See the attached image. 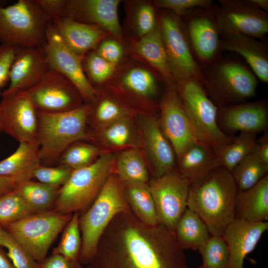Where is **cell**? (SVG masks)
Masks as SVG:
<instances>
[{"label":"cell","instance_id":"obj_15","mask_svg":"<svg viewBox=\"0 0 268 268\" xmlns=\"http://www.w3.org/2000/svg\"><path fill=\"white\" fill-rule=\"evenodd\" d=\"M26 91L37 111L64 112L83 104L84 100L73 83L51 68Z\"/></svg>","mask_w":268,"mask_h":268},{"label":"cell","instance_id":"obj_17","mask_svg":"<svg viewBox=\"0 0 268 268\" xmlns=\"http://www.w3.org/2000/svg\"><path fill=\"white\" fill-rule=\"evenodd\" d=\"M214 11L220 33L235 32L254 38L268 32V14L251 0H219Z\"/></svg>","mask_w":268,"mask_h":268},{"label":"cell","instance_id":"obj_40","mask_svg":"<svg viewBox=\"0 0 268 268\" xmlns=\"http://www.w3.org/2000/svg\"><path fill=\"white\" fill-rule=\"evenodd\" d=\"M204 268H225L228 259L227 245L223 236L210 235L198 250Z\"/></svg>","mask_w":268,"mask_h":268},{"label":"cell","instance_id":"obj_47","mask_svg":"<svg viewBox=\"0 0 268 268\" xmlns=\"http://www.w3.org/2000/svg\"><path fill=\"white\" fill-rule=\"evenodd\" d=\"M19 49L6 44L0 45V93L9 81L11 67Z\"/></svg>","mask_w":268,"mask_h":268},{"label":"cell","instance_id":"obj_11","mask_svg":"<svg viewBox=\"0 0 268 268\" xmlns=\"http://www.w3.org/2000/svg\"><path fill=\"white\" fill-rule=\"evenodd\" d=\"M157 25L177 81L192 78L202 83V68L193 55L179 17L170 10L164 11Z\"/></svg>","mask_w":268,"mask_h":268},{"label":"cell","instance_id":"obj_27","mask_svg":"<svg viewBox=\"0 0 268 268\" xmlns=\"http://www.w3.org/2000/svg\"><path fill=\"white\" fill-rule=\"evenodd\" d=\"M41 165L37 142H20L15 151L0 161V176L14 179L17 184L33 178Z\"/></svg>","mask_w":268,"mask_h":268},{"label":"cell","instance_id":"obj_2","mask_svg":"<svg viewBox=\"0 0 268 268\" xmlns=\"http://www.w3.org/2000/svg\"><path fill=\"white\" fill-rule=\"evenodd\" d=\"M238 191L231 173L218 167L202 181L190 186L187 208L201 218L211 235L223 236L236 219Z\"/></svg>","mask_w":268,"mask_h":268},{"label":"cell","instance_id":"obj_5","mask_svg":"<svg viewBox=\"0 0 268 268\" xmlns=\"http://www.w3.org/2000/svg\"><path fill=\"white\" fill-rule=\"evenodd\" d=\"M116 156L103 153L91 164L73 170L60 188L55 210L63 214L86 211L96 199L109 176L114 172Z\"/></svg>","mask_w":268,"mask_h":268},{"label":"cell","instance_id":"obj_35","mask_svg":"<svg viewBox=\"0 0 268 268\" xmlns=\"http://www.w3.org/2000/svg\"><path fill=\"white\" fill-rule=\"evenodd\" d=\"M121 86L134 94L149 98L156 93L157 84L154 74L141 67H134L128 69L120 79Z\"/></svg>","mask_w":268,"mask_h":268},{"label":"cell","instance_id":"obj_33","mask_svg":"<svg viewBox=\"0 0 268 268\" xmlns=\"http://www.w3.org/2000/svg\"><path fill=\"white\" fill-rule=\"evenodd\" d=\"M268 171V165L261 159L256 148L231 172L238 191L247 190L261 180Z\"/></svg>","mask_w":268,"mask_h":268},{"label":"cell","instance_id":"obj_42","mask_svg":"<svg viewBox=\"0 0 268 268\" xmlns=\"http://www.w3.org/2000/svg\"><path fill=\"white\" fill-rule=\"evenodd\" d=\"M91 115L92 124L96 130L115 122L129 118L128 112L124 107L109 98L100 101L94 111H91Z\"/></svg>","mask_w":268,"mask_h":268},{"label":"cell","instance_id":"obj_20","mask_svg":"<svg viewBox=\"0 0 268 268\" xmlns=\"http://www.w3.org/2000/svg\"><path fill=\"white\" fill-rule=\"evenodd\" d=\"M268 229V221L251 222L236 218L231 222L223 235L229 253L225 268H244L245 258L255 249Z\"/></svg>","mask_w":268,"mask_h":268},{"label":"cell","instance_id":"obj_30","mask_svg":"<svg viewBox=\"0 0 268 268\" xmlns=\"http://www.w3.org/2000/svg\"><path fill=\"white\" fill-rule=\"evenodd\" d=\"M208 229L196 213L187 208L177 222L174 236L184 250H198L210 236Z\"/></svg>","mask_w":268,"mask_h":268},{"label":"cell","instance_id":"obj_28","mask_svg":"<svg viewBox=\"0 0 268 268\" xmlns=\"http://www.w3.org/2000/svg\"><path fill=\"white\" fill-rule=\"evenodd\" d=\"M137 54L169 83L177 78L166 53L158 25L148 34L140 37L134 46Z\"/></svg>","mask_w":268,"mask_h":268},{"label":"cell","instance_id":"obj_50","mask_svg":"<svg viewBox=\"0 0 268 268\" xmlns=\"http://www.w3.org/2000/svg\"><path fill=\"white\" fill-rule=\"evenodd\" d=\"M39 268H82L80 261H69L63 257L52 254L39 265Z\"/></svg>","mask_w":268,"mask_h":268},{"label":"cell","instance_id":"obj_53","mask_svg":"<svg viewBox=\"0 0 268 268\" xmlns=\"http://www.w3.org/2000/svg\"><path fill=\"white\" fill-rule=\"evenodd\" d=\"M0 268H16L8 257L6 252L0 246Z\"/></svg>","mask_w":268,"mask_h":268},{"label":"cell","instance_id":"obj_9","mask_svg":"<svg viewBox=\"0 0 268 268\" xmlns=\"http://www.w3.org/2000/svg\"><path fill=\"white\" fill-rule=\"evenodd\" d=\"M179 96L202 140L215 153L233 137L225 134L217 123L218 109L207 96L202 83L192 78L176 83Z\"/></svg>","mask_w":268,"mask_h":268},{"label":"cell","instance_id":"obj_14","mask_svg":"<svg viewBox=\"0 0 268 268\" xmlns=\"http://www.w3.org/2000/svg\"><path fill=\"white\" fill-rule=\"evenodd\" d=\"M43 48L50 68L60 72L69 79L87 103H93L97 91L84 72L82 66L84 57L77 55L67 46L53 22L48 28Z\"/></svg>","mask_w":268,"mask_h":268},{"label":"cell","instance_id":"obj_12","mask_svg":"<svg viewBox=\"0 0 268 268\" xmlns=\"http://www.w3.org/2000/svg\"><path fill=\"white\" fill-rule=\"evenodd\" d=\"M148 185L159 224L174 235L177 222L187 208L189 183L174 169L160 177L152 179Z\"/></svg>","mask_w":268,"mask_h":268},{"label":"cell","instance_id":"obj_56","mask_svg":"<svg viewBox=\"0 0 268 268\" xmlns=\"http://www.w3.org/2000/svg\"><path fill=\"white\" fill-rule=\"evenodd\" d=\"M1 94V93H0V95Z\"/></svg>","mask_w":268,"mask_h":268},{"label":"cell","instance_id":"obj_6","mask_svg":"<svg viewBox=\"0 0 268 268\" xmlns=\"http://www.w3.org/2000/svg\"><path fill=\"white\" fill-rule=\"evenodd\" d=\"M53 22L34 0L0 4V41L18 48L43 47L49 26Z\"/></svg>","mask_w":268,"mask_h":268},{"label":"cell","instance_id":"obj_1","mask_svg":"<svg viewBox=\"0 0 268 268\" xmlns=\"http://www.w3.org/2000/svg\"><path fill=\"white\" fill-rule=\"evenodd\" d=\"M88 268H189L174 235L158 224L146 225L123 212L102 235Z\"/></svg>","mask_w":268,"mask_h":268},{"label":"cell","instance_id":"obj_22","mask_svg":"<svg viewBox=\"0 0 268 268\" xmlns=\"http://www.w3.org/2000/svg\"><path fill=\"white\" fill-rule=\"evenodd\" d=\"M220 119L230 131L257 133L266 130L268 109L266 101L241 103L220 107Z\"/></svg>","mask_w":268,"mask_h":268},{"label":"cell","instance_id":"obj_19","mask_svg":"<svg viewBox=\"0 0 268 268\" xmlns=\"http://www.w3.org/2000/svg\"><path fill=\"white\" fill-rule=\"evenodd\" d=\"M49 69L43 47L19 48L11 67L9 86L2 93L11 94L27 90Z\"/></svg>","mask_w":268,"mask_h":268},{"label":"cell","instance_id":"obj_18","mask_svg":"<svg viewBox=\"0 0 268 268\" xmlns=\"http://www.w3.org/2000/svg\"><path fill=\"white\" fill-rule=\"evenodd\" d=\"M118 0H67L64 17L97 25L121 39Z\"/></svg>","mask_w":268,"mask_h":268},{"label":"cell","instance_id":"obj_39","mask_svg":"<svg viewBox=\"0 0 268 268\" xmlns=\"http://www.w3.org/2000/svg\"><path fill=\"white\" fill-rule=\"evenodd\" d=\"M97 136L109 145L122 147L131 144L134 132L129 118L122 119L97 130Z\"/></svg>","mask_w":268,"mask_h":268},{"label":"cell","instance_id":"obj_54","mask_svg":"<svg viewBox=\"0 0 268 268\" xmlns=\"http://www.w3.org/2000/svg\"><path fill=\"white\" fill-rule=\"evenodd\" d=\"M251 1L258 8L268 13V0H251Z\"/></svg>","mask_w":268,"mask_h":268},{"label":"cell","instance_id":"obj_48","mask_svg":"<svg viewBox=\"0 0 268 268\" xmlns=\"http://www.w3.org/2000/svg\"><path fill=\"white\" fill-rule=\"evenodd\" d=\"M95 52L106 61L117 65L122 58L123 49L118 41L109 39L103 40Z\"/></svg>","mask_w":268,"mask_h":268},{"label":"cell","instance_id":"obj_8","mask_svg":"<svg viewBox=\"0 0 268 268\" xmlns=\"http://www.w3.org/2000/svg\"><path fill=\"white\" fill-rule=\"evenodd\" d=\"M72 215L49 210L30 214L1 227L27 250L39 265L47 258L51 245Z\"/></svg>","mask_w":268,"mask_h":268},{"label":"cell","instance_id":"obj_55","mask_svg":"<svg viewBox=\"0 0 268 268\" xmlns=\"http://www.w3.org/2000/svg\"><path fill=\"white\" fill-rule=\"evenodd\" d=\"M197 268H204V267L202 265H201L199 266L198 267H197Z\"/></svg>","mask_w":268,"mask_h":268},{"label":"cell","instance_id":"obj_21","mask_svg":"<svg viewBox=\"0 0 268 268\" xmlns=\"http://www.w3.org/2000/svg\"><path fill=\"white\" fill-rule=\"evenodd\" d=\"M222 51L241 55L261 81L268 82V47L266 42L243 33H220Z\"/></svg>","mask_w":268,"mask_h":268},{"label":"cell","instance_id":"obj_29","mask_svg":"<svg viewBox=\"0 0 268 268\" xmlns=\"http://www.w3.org/2000/svg\"><path fill=\"white\" fill-rule=\"evenodd\" d=\"M121 184L125 199L134 215L146 225L158 224L154 201L148 183Z\"/></svg>","mask_w":268,"mask_h":268},{"label":"cell","instance_id":"obj_45","mask_svg":"<svg viewBox=\"0 0 268 268\" xmlns=\"http://www.w3.org/2000/svg\"><path fill=\"white\" fill-rule=\"evenodd\" d=\"M134 23L135 32L140 37L154 29L157 24L153 5L148 3L139 5L135 12Z\"/></svg>","mask_w":268,"mask_h":268},{"label":"cell","instance_id":"obj_23","mask_svg":"<svg viewBox=\"0 0 268 268\" xmlns=\"http://www.w3.org/2000/svg\"><path fill=\"white\" fill-rule=\"evenodd\" d=\"M141 131L153 178L173 170L176 155L172 146L163 134L158 121L153 117L144 118L141 121Z\"/></svg>","mask_w":268,"mask_h":268},{"label":"cell","instance_id":"obj_31","mask_svg":"<svg viewBox=\"0 0 268 268\" xmlns=\"http://www.w3.org/2000/svg\"><path fill=\"white\" fill-rule=\"evenodd\" d=\"M114 173L120 183L147 184L149 173L139 149L132 147L122 151L116 158Z\"/></svg>","mask_w":268,"mask_h":268},{"label":"cell","instance_id":"obj_13","mask_svg":"<svg viewBox=\"0 0 268 268\" xmlns=\"http://www.w3.org/2000/svg\"><path fill=\"white\" fill-rule=\"evenodd\" d=\"M160 108L159 126L177 159L194 144L204 142L174 86L164 96Z\"/></svg>","mask_w":268,"mask_h":268},{"label":"cell","instance_id":"obj_38","mask_svg":"<svg viewBox=\"0 0 268 268\" xmlns=\"http://www.w3.org/2000/svg\"><path fill=\"white\" fill-rule=\"evenodd\" d=\"M16 189L0 197V226L19 220L35 213Z\"/></svg>","mask_w":268,"mask_h":268},{"label":"cell","instance_id":"obj_37","mask_svg":"<svg viewBox=\"0 0 268 268\" xmlns=\"http://www.w3.org/2000/svg\"><path fill=\"white\" fill-rule=\"evenodd\" d=\"M77 142L65 151L58 165H65L75 170L91 164L102 154L101 149L97 145Z\"/></svg>","mask_w":268,"mask_h":268},{"label":"cell","instance_id":"obj_46","mask_svg":"<svg viewBox=\"0 0 268 268\" xmlns=\"http://www.w3.org/2000/svg\"><path fill=\"white\" fill-rule=\"evenodd\" d=\"M154 3L157 7L170 10L178 16L193 8L212 5L210 0H157Z\"/></svg>","mask_w":268,"mask_h":268},{"label":"cell","instance_id":"obj_7","mask_svg":"<svg viewBox=\"0 0 268 268\" xmlns=\"http://www.w3.org/2000/svg\"><path fill=\"white\" fill-rule=\"evenodd\" d=\"M202 84L220 107L241 103L255 95L257 77L236 61L221 58L202 70Z\"/></svg>","mask_w":268,"mask_h":268},{"label":"cell","instance_id":"obj_34","mask_svg":"<svg viewBox=\"0 0 268 268\" xmlns=\"http://www.w3.org/2000/svg\"><path fill=\"white\" fill-rule=\"evenodd\" d=\"M15 189L27 204L37 212L49 210L55 204L60 187L31 180L17 184Z\"/></svg>","mask_w":268,"mask_h":268},{"label":"cell","instance_id":"obj_41","mask_svg":"<svg viewBox=\"0 0 268 268\" xmlns=\"http://www.w3.org/2000/svg\"><path fill=\"white\" fill-rule=\"evenodd\" d=\"M0 246L16 268H39V265L27 250L6 230L0 226Z\"/></svg>","mask_w":268,"mask_h":268},{"label":"cell","instance_id":"obj_24","mask_svg":"<svg viewBox=\"0 0 268 268\" xmlns=\"http://www.w3.org/2000/svg\"><path fill=\"white\" fill-rule=\"evenodd\" d=\"M53 23L67 46L83 57L90 50L96 49L109 34L97 25L65 17L54 20Z\"/></svg>","mask_w":268,"mask_h":268},{"label":"cell","instance_id":"obj_49","mask_svg":"<svg viewBox=\"0 0 268 268\" xmlns=\"http://www.w3.org/2000/svg\"><path fill=\"white\" fill-rule=\"evenodd\" d=\"M34 1L52 21L64 17L67 0H34Z\"/></svg>","mask_w":268,"mask_h":268},{"label":"cell","instance_id":"obj_43","mask_svg":"<svg viewBox=\"0 0 268 268\" xmlns=\"http://www.w3.org/2000/svg\"><path fill=\"white\" fill-rule=\"evenodd\" d=\"M82 62L84 72L91 83L105 82L113 75L117 66L101 57L95 51L84 56Z\"/></svg>","mask_w":268,"mask_h":268},{"label":"cell","instance_id":"obj_10","mask_svg":"<svg viewBox=\"0 0 268 268\" xmlns=\"http://www.w3.org/2000/svg\"><path fill=\"white\" fill-rule=\"evenodd\" d=\"M182 16L185 17L182 23L198 64L205 68L221 59L222 49L214 6L193 8Z\"/></svg>","mask_w":268,"mask_h":268},{"label":"cell","instance_id":"obj_26","mask_svg":"<svg viewBox=\"0 0 268 268\" xmlns=\"http://www.w3.org/2000/svg\"><path fill=\"white\" fill-rule=\"evenodd\" d=\"M236 218L251 222L267 221L268 219V175L256 185L238 191L235 203Z\"/></svg>","mask_w":268,"mask_h":268},{"label":"cell","instance_id":"obj_51","mask_svg":"<svg viewBox=\"0 0 268 268\" xmlns=\"http://www.w3.org/2000/svg\"><path fill=\"white\" fill-rule=\"evenodd\" d=\"M257 148L261 159L265 163L268 165V133H265L259 141H257Z\"/></svg>","mask_w":268,"mask_h":268},{"label":"cell","instance_id":"obj_3","mask_svg":"<svg viewBox=\"0 0 268 268\" xmlns=\"http://www.w3.org/2000/svg\"><path fill=\"white\" fill-rule=\"evenodd\" d=\"M91 111V104L86 103L64 112L37 111L36 140L41 165H58L62 154L69 146L89 139L86 125Z\"/></svg>","mask_w":268,"mask_h":268},{"label":"cell","instance_id":"obj_36","mask_svg":"<svg viewBox=\"0 0 268 268\" xmlns=\"http://www.w3.org/2000/svg\"><path fill=\"white\" fill-rule=\"evenodd\" d=\"M79 218L78 212L73 213L63 230L59 244L54 249L52 254L59 255L71 262L79 260L81 238Z\"/></svg>","mask_w":268,"mask_h":268},{"label":"cell","instance_id":"obj_52","mask_svg":"<svg viewBox=\"0 0 268 268\" xmlns=\"http://www.w3.org/2000/svg\"><path fill=\"white\" fill-rule=\"evenodd\" d=\"M17 185L14 179L0 176V197L15 189Z\"/></svg>","mask_w":268,"mask_h":268},{"label":"cell","instance_id":"obj_25","mask_svg":"<svg viewBox=\"0 0 268 268\" xmlns=\"http://www.w3.org/2000/svg\"><path fill=\"white\" fill-rule=\"evenodd\" d=\"M177 160L176 170L190 186L202 181L219 167L214 150L202 141L189 148Z\"/></svg>","mask_w":268,"mask_h":268},{"label":"cell","instance_id":"obj_16","mask_svg":"<svg viewBox=\"0 0 268 268\" xmlns=\"http://www.w3.org/2000/svg\"><path fill=\"white\" fill-rule=\"evenodd\" d=\"M1 95L0 131L19 143L36 142L37 112L27 91Z\"/></svg>","mask_w":268,"mask_h":268},{"label":"cell","instance_id":"obj_4","mask_svg":"<svg viewBox=\"0 0 268 268\" xmlns=\"http://www.w3.org/2000/svg\"><path fill=\"white\" fill-rule=\"evenodd\" d=\"M114 172L108 177L99 195L79 218L81 233L79 260L87 265L95 254L99 240L108 225L118 214L131 212Z\"/></svg>","mask_w":268,"mask_h":268},{"label":"cell","instance_id":"obj_44","mask_svg":"<svg viewBox=\"0 0 268 268\" xmlns=\"http://www.w3.org/2000/svg\"><path fill=\"white\" fill-rule=\"evenodd\" d=\"M72 170L63 165L52 166L41 164L34 171L33 178L42 183L61 188L67 182Z\"/></svg>","mask_w":268,"mask_h":268},{"label":"cell","instance_id":"obj_32","mask_svg":"<svg viewBox=\"0 0 268 268\" xmlns=\"http://www.w3.org/2000/svg\"><path fill=\"white\" fill-rule=\"evenodd\" d=\"M256 133L240 132L238 136L222 145L216 152L217 162L230 172L256 147Z\"/></svg>","mask_w":268,"mask_h":268}]
</instances>
